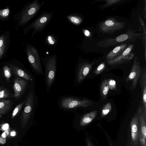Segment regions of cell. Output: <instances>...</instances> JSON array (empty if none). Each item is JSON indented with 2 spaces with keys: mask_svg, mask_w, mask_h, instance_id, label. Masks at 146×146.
I'll return each instance as SVG.
<instances>
[{
  "mask_svg": "<svg viewBox=\"0 0 146 146\" xmlns=\"http://www.w3.org/2000/svg\"><path fill=\"white\" fill-rule=\"evenodd\" d=\"M108 85L110 90H112L115 89L116 87V83L115 80L110 78L108 80Z\"/></svg>",
  "mask_w": 146,
  "mask_h": 146,
  "instance_id": "obj_31",
  "label": "cell"
},
{
  "mask_svg": "<svg viewBox=\"0 0 146 146\" xmlns=\"http://www.w3.org/2000/svg\"><path fill=\"white\" fill-rule=\"evenodd\" d=\"M9 32L5 31L0 36V59L7 53L9 44Z\"/></svg>",
  "mask_w": 146,
  "mask_h": 146,
  "instance_id": "obj_14",
  "label": "cell"
},
{
  "mask_svg": "<svg viewBox=\"0 0 146 146\" xmlns=\"http://www.w3.org/2000/svg\"><path fill=\"white\" fill-rule=\"evenodd\" d=\"M109 91V88L108 84V80H104L102 82L100 88L102 100L104 101L106 98Z\"/></svg>",
  "mask_w": 146,
  "mask_h": 146,
  "instance_id": "obj_22",
  "label": "cell"
},
{
  "mask_svg": "<svg viewBox=\"0 0 146 146\" xmlns=\"http://www.w3.org/2000/svg\"><path fill=\"white\" fill-rule=\"evenodd\" d=\"M141 71L142 67L139 60L137 57L135 56L130 72L125 79L126 81L127 82L129 81H132V84L130 87L131 89L133 90L136 88Z\"/></svg>",
  "mask_w": 146,
  "mask_h": 146,
  "instance_id": "obj_10",
  "label": "cell"
},
{
  "mask_svg": "<svg viewBox=\"0 0 146 146\" xmlns=\"http://www.w3.org/2000/svg\"><path fill=\"white\" fill-rule=\"evenodd\" d=\"M111 103L110 102L107 103L104 106L102 110L101 116L104 117L108 115L111 111Z\"/></svg>",
  "mask_w": 146,
  "mask_h": 146,
  "instance_id": "obj_27",
  "label": "cell"
},
{
  "mask_svg": "<svg viewBox=\"0 0 146 146\" xmlns=\"http://www.w3.org/2000/svg\"><path fill=\"white\" fill-rule=\"evenodd\" d=\"M48 40L49 43L51 44H54V42L52 40V38L51 36H48Z\"/></svg>",
  "mask_w": 146,
  "mask_h": 146,
  "instance_id": "obj_37",
  "label": "cell"
},
{
  "mask_svg": "<svg viewBox=\"0 0 146 146\" xmlns=\"http://www.w3.org/2000/svg\"><path fill=\"white\" fill-rule=\"evenodd\" d=\"M25 100L16 106L11 115L12 119L14 118L18 115L23 107L24 104H25Z\"/></svg>",
  "mask_w": 146,
  "mask_h": 146,
  "instance_id": "obj_24",
  "label": "cell"
},
{
  "mask_svg": "<svg viewBox=\"0 0 146 146\" xmlns=\"http://www.w3.org/2000/svg\"><path fill=\"white\" fill-rule=\"evenodd\" d=\"M44 3V1L40 3L39 0H35L25 5L17 16L16 19L18 25L23 27L27 25L29 22L37 14Z\"/></svg>",
  "mask_w": 146,
  "mask_h": 146,
  "instance_id": "obj_2",
  "label": "cell"
},
{
  "mask_svg": "<svg viewBox=\"0 0 146 146\" xmlns=\"http://www.w3.org/2000/svg\"><path fill=\"white\" fill-rule=\"evenodd\" d=\"M3 71L4 75L7 81L9 82V79L12 76L11 69L8 65L5 66L3 68Z\"/></svg>",
  "mask_w": 146,
  "mask_h": 146,
  "instance_id": "obj_28",
  "label": "cell"
},
{
  "mask_svg": "<svg viewBox=\"0 0 146 146\" xmlns=\"http://www.w3.org/2000/svg\"><path fill=\"white\" fill-rule=\"evenodd\" d=\"M137 112L138 114L140 125L138 138L141 146H146V115L144 113L143 107H140Z\"/></svg>",
  "mask_w": 146,
  "mask_h": 146,
  "instance_id": "obj_12",
  "label": "cell"
},
{
  "mask_svg": "<svg viewBox=\"0 0 146 146\" xmlns=\"http://www.w3.org/2000/svg\"><path fill=\"white\" fill-rule=\"evenodd\" d=\"M130 126L132 140L134 143H136L138 139L139 129V115L137 112L131 120Z\"/></svg>",
  "mask_w": 146,
  "mask_h": 146,
  "instance_id": "obj_15",
  "label": "cell"
},
{
  "mask_svg": "<svg viewBox=\"0 0 146 146\" xmlns=\"http://www.w3.org/2000/svg\"><path fill=\"white\" fill-rule=\"evenodd\" d=\"M26 80L17 77L14 80L13 89L14 92V97L17 100L24 93L27 85Z\"/></svg>",
  "mask_w": 146,
  "mask_h": 146,
  "instance_id": "obj_13",
  "label": "cell"
},
{
  "mask_svg": "<svg viewBox=\"0 0 146 146\" xmlns=\"http://www.w3.org/2000/svg\"><path fill=\"white\" fill-rule=\"evenodd\" d=\"M140 23L142 29V35L141 39L144 48V56L145 61L146 60V27L143 19L140 15H139L138 18Z\"/></svg>",
  "mask_w": 146,
  "mask_h": 146,
  "instance_id": "obj_21",
  "label": "cell"
},
{
  "mask_svg": "<svg viewBox=\"0 0 146 146\" xmlns=\"http://www.w3.org/2000/svg\"><path fill=\"white\" fill-rule=\"evenodd\" d=\"M7 137H3L1 136H0V144H5L6 141Z\"/></svg>",
  "mask_w": 146,
  "mask_h": 146,
  "instance_id": "obj_33",
  "label": "cell"
},
{
  "mask_svg": "<svg viewBox=\"0 0 146 146\" xmlns=\"http://www.w3.org/2000/svg\"><path fill=\"white\" fill-rule=\"evenodd\" d=\"M35 96L33 92H30L25 100V106L20 117L21 127L24 128L29 120L34 108Z\"/></svg>",
  "mask_w": 146,
  "mask_h": 146,
  "instance_id": "obj_8",
  "label": "cell"
},
{
  "mask_svg": "<svg viewBox=\"0 0 146 146\" xmlns=\"http://www.w3.org/2000/svg\"><path fill=\"white\" fill-rule=\"evenodd\" d=\"M45 68V83L47 92H49L55 81L56 72L57 57L56 54L41 58Z\"/></svg>",
  "mask_w": 146,
  "mask_h": 146,
  "instance_id": "obj_3",
  "label": "cell"
},
{
  "mask_svg": "<svg viewBox=\"0 0 146 146\" xmlns=\"http://www.w3.org/2000/svg\"><path fill=\"white\" fill-rule=\"evenodd\" d=\"M25 50L28 61L34 71L38 74L43 75L41 58L38 50L31 44H27Z\"/></svg>",
  "mask_w": 146,
  "mask_h": 146,
  "instance_id": "obj_6",
  "label": "cell"
},
{
  "mask_svg": "<svg viewBox=\"0 0 146 146\" xmlns=\"http://www.w3.org/2000/svg\"><path fill=\"white\" fill-rule=\"evenodd\" d=\"M102 1H105V3L103 5L98 6V7L102 9L108 8L119 2L121 1V0H105Z\"/></svg>",
  "mask_w": 146,
  "mask_h": 146,
  "instance_id": "obj_25",
  "label": "cell"
},
{
  "mask_svg": "<svg viewBox=\"0 0 146 146\" xmlns=\"http://www.w3.org/2000/svg\"><path fill=\"white\" fill-rule=\"evenodd\" d=\"M135 32L129 27L126 33L114 38H107L100 41L97 43V45L107 48L135 42L137 38H141L142 35V33H136Z\"/></svg>",
  "mask_w": 146,
  "mask_h": 146,
  "instance_id": "obj_1",
  "label": "cell"
},
{
  "mask_svg": "<svg viewBox=\"0 0 146 146\" xmlns=\"http://www.w3.org/2000/svg\"><path fill=\"white\" fill-rule=\"evenodd\" d=\"M125 24V23L118 21L114 18H110L100 23L99 29L103 34H111L123 29Z\"/></svg>",
  "mask_w": 146,
  "mask_h": 146,
  "instance_id": "obj_7",
  "label": "cell"
},
{
  "mask_svg": "<svg viewBox=\"0 0 146 146\" xmlns=\"http://www.w3.org/2000/svg\"><path fill=\"white\" fill-rule=\"evenodd\" d=\"M145 5H144V7L143 9V16L144 17V18L145 20H146V1H145Z\"/></svg>",
  "mask_w": 146,
  "mask_h": 146,
  "instance_id": "obj_36",
  "label": "cell"
},
{
  "mask_svg": "<svg viewBox=\"0 0 146 146\" xmlns=\"http://www.w3.org/2000/svg\"><path fill=\"white\" fill-rule=\"evenodd\" d=\"M1 89L2 88H1V87H0V90H1Z\"/></svg>",
  "mask_w": 146,
  "mask_h": 146,
  "instance_id": "obj_40",
  "label": "cell"
},
{
  "mask_svg": "<svg viewBox=\"0 0 146 146\" xmlns=\"http://www.w3.org/2000/svg\"><path fill=\"white\" fill-rule=\"evenodd\" d=\"M10 131H4L1 134V136L3 137H6L8 136L9 134Z\"/></svg>",
  "mask_w": 146,
  "mask_h": 146,
  "instance_id": "obj_35",
  "label": "cell"
},
{
  "mask_svg": "<svg viewBox=\"0 0 146 146\" xmlns=\"http://www.w3.org/2000/svg\"><path fill=\"white\" fill-rule=\"evenodd\" d=\"M129 44H125L116 46L107 54L106 60L108 61L117 56L124 51Z\"/></svg>",
  "mask_w": 146,
  "mask_h": 146,
  "instance_id": "obj_16",
  "label": "cell"
},
{
  "mask_svg": "<svg viewBox=\"0 0 146 146\" xmlns=\"http://www.w3.org/2000/svg\"><path fill=\"white\" fill-rule=\"evenodd\" d=\"M141 88L142 94L144 112L146 115V70L143 73L141 79Z\"/></svg>",
  "mask_w": 146,
  "mask_h": 146,
  "instance_id": "obj_20",
  "label": "cell"
},
{
  "mask_svg": "<svg viewBox=\"0 0 146 146\" xmlns=\"http://www.w3.org/2000/svg\"><path fill=\"white\" fill-rule=\"evenodd\" d=\"M87 146H93L90 141L88 138L87 139Z\"/></svg>",
  "mask_w": 146,
  "mask_h": 146,
  "instance_id": "obj_38",
  "label": "cell"
},
{
  "mask_svg": "<svg viewBox=\"0 0 146 146\" xmlns=\"http://www.w3.org/2000/svg\"><path fill=\"white\" fill-rule=\"evenodd\" d=\"M17 134L16 132L14 130H12L10 131L9 135L8 137H14Z\"/></svg>",
  "mask_w": 146,
  "mask_h": 146,
  "instance_id": "obj_34",
  "label": "cell"
},
{
  "mask_svg": "<svg viewBox=\"0 0 146 146\" xmlns=\"http://www.w3.org/2000/svg\"><path fill=\"white\" fill-rule=\"evenodd\" d=\"M54 14L53 12H43L34 21L27 26L23 29L24 34H26L30 30L33 29L31 36L32 37L37 33L42 32L50 23Z\"/></svg>",
  "mask_w": 146,
  "mask_h": 146,
  "instance_id": "obj_4",
  "label": "cell"
},
{
  "mask_svg": "<svg viewBox=\"0 0 146 146\" xmlns=\"http://www.w3.org/2000/svg\"><path fill=\"white\" fill-rule=\"evenodd\" d=\"M9 66L15 75L27 80H29L31 79V76L19 67L12 64H10Z\"/></svg>",
  "mask_w": 146,
  "mask_h": 146,
  "instance_id": "obj_18",
  "label": "cell"
},
{
  "mask_svg": "<svg viewBox=\"0 0 146 146\" xmlns=\"http://www.w3.org/2000/svg\"><path fill=\"white\" fill-rule=\"evenodd\" d=\"M12 100L9 99H0V117L7 113L11 109Z\"/></svg>",
  "mask_w": 146,
  "mask_h": 146,
  "instance_id": "obj_17",
  "label": "cell"
},
{
  "mask_svg": "<svg viewBox=\"0 0 146 146\" xmlns=\"http://www.w3.org/2000/svg\"><path fill=\"white\" fill-rule=\"evenodd\" d=\"M97 112V110H95L84 115L80 120V125L84 126L90 123L96 117Z\"/></svg>",
  "mask_w": 146,
  "mask_h": 146,
  "instance_id": "obj_19",
  "label": "cell"
},
{
  "mask_svg": "<svg viewBox=\"0 0 146 146\" xmlns=\"http://www.w3.org/2000/svg\"><path fill=\"white\" fill-rule=\"evenodd\" d=\"M10 9L8 7L5 9H0V20L5 21L9 17Z\"/></svg>",
  "mask_w": 146,
  "mask_h": 146,
  "instance_id": "obj_23",
  "label": "cell"
},
{
  "mask_svg": "<svg viewBox=\"0 0 146 146\" xmlns=\"http://www.w3.org/2000/svg\"><path fill=\"white\" fill-rule=\"evenodd\" d=\"M67 18L70 22L76 25L80 24L82 21V19L78 16L70 15L68 16Z\"/></svg>",
  "mask_w": 146,
  "mask_h": 146,
  "instance_id": "obj_26",
  "label": "cell"
},
{
  "mask_svg": "<svg viewBox=\"0 0 146 146\" xmlns=\"http://www.w3.org/2000/svg\"><path fill=\"white\" fill-rule=\"evenodd\" d=\"M94 63L84 62L77 64L75 71V82L81 83L87 76L92 68Z\"/></svg>",
  "mask_w": 146,
  "mask_h": 146,
  "instance_id": "obj_11",
  "label": "cell"
},
{
  "mask_svg": "<svg viewBox=\"0 0 146 146\" xmlns=\"http://www.w3.org/2000/svg\"><path fill=\"white\" fill-rule=\"evenodd\" d=\"M84 33L85 35L86 36H89L90 35V33L89 31L88 30H84Z\"/></svg>",
  "mask_w": 146,
  "mask_h": 146,
  "instance_id": "obj_39",
  "label": "cell"
},
{
  "mask_svg": "<svg viewBox=\"0 0 146 146\" xmlns=\"http://www.w3.org/2000/svg\"><path fill=\"white\" fill-rule=\"evenodd\" d=\"M106 63L105 62L101 63L96 68L94 71V73L96 75H98L101 73L105 69Z\"/></svg>",
  "mask_w": 146,
  "mask_h": 146,
  "instance_id": "obj_29",
  "label": "cell"
},
{
  "mask_svg": "<svg viewBox=\"0 0 146 146\" xmlns=\"http://www.w3.org/2000/svg\"><path fill=\"white\" fill-rule=\"evenodd\" d=\"M10 95V93L7 89L3 88L0 90V99L9 98Z\"/></svg>",
  "mask_w": 146,
  "mask_h": 146,
  "instance_id": "obj_30",
  "label": "cell"
},
{
  "mask_svg": "<svg viewBox=\"0 0 146 146\" xmlns=\"http://www.w3.org/2000/svg\"><path fill=\"white\" fill-rule=\"evenodd\" d=\"M59 105L63 110L74 109L79 108H86L92 105V101L75 96H67L61 98Z\"/></svg>",
  "mask_w": 146,
  "mask_h": 146,
  "instance_id": "obj_5",
  "label": "cell"
},
{
  "mask_svg": "<svg viewBox=\"0 0 146 146\" xmlns=\"http://www.w3.org/2000/svg\"><path fill=\"white\" fill-rule=\"evenodd\" d=\"M134 47V44H130L120 55L111 60L107 61L108 64L109 66L114 67L128 63L135 56L134 53L131 52Z\"/></svg>",
  "mask_w": 146,
  "mask_h": 146,
  "instance_id": "obj_9",
  "label": "cell"
},
{
  "mask_svg": "<svg viewBox=\"0 0 146 146\" xmlns=\"http://www.w3.org/2000/svg\"><path fill=\"white\" fill-rule=\"evenodd\" d=\"M0 129L4 131H10L9 125L7 123L3 124L1 125Z\"/></svg>",
  "mask_w": 146,
  "mask_h": 146,
  "instance_id": "obj_32",
  "label": "cell"
},
{
  "mask_svg": "<svg viewBox=\"0 0 146 146\" xmlns=\"http://www.w3.org/2000/svg\"><path fill=\"white\" fill-rule=\"evenodd\" d=\"M110 146H112V145L111 144L110 145Z\"/></svg>",
  "mask_w": 146,
  "mask_h": 146,
  "instance_id": "obj_41",
  "label": "cell"
}]
</instances>
